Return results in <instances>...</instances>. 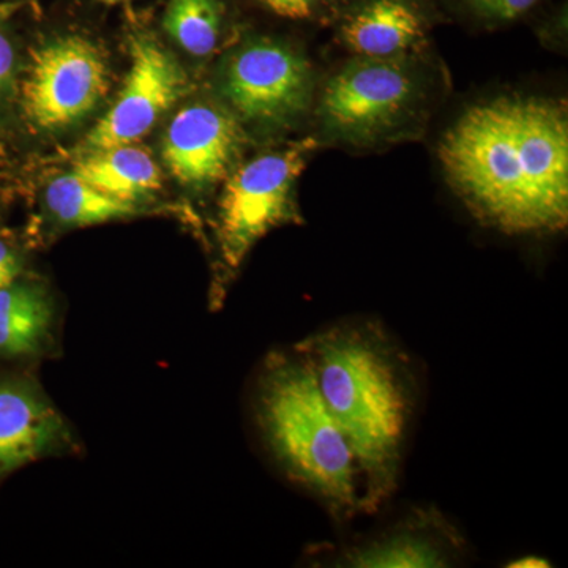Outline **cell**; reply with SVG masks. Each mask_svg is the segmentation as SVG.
I'll use <instances>...</instances> for the list:
<instances>
[{
  "instance_id": "6da1fadb",
  "label": "cell",
  "mask_w": 568,
  "mask_h": 568,
  "mask_svg": "<svg viewBox=\"0 0 568 568\" xmlns=\"http://www.w3.org/2000/svg\"><path fill=\"white\" fill-rule=\"evenodd\" d=\"M452 192L484 226L508 235L568 223V112L562 100L500 95L467 108L440 138Z\"/></svg>"
},
{
  "instance_id": "7a4b0ae2",
  "label": "cell",
  "mask_w": 568,
  "mask_h": 568,
  "mask_svg": "<svg viewBox=\"0 0 568 568\" xmlns=\"http://www.w3.org/2000/svg\"><path fill=\"white\" fill-rule=\"evenodd\" d=\"M295 349L312 365L325 405L353 450L361 511L375 514L398 488L416 413L409 358L375 321L331 325Z\"/></svg>"
},
{
  "instance_id": "3957f363",
  "label": "cell",
  "mask_w": 568,
  "mask_h": 568,
  "mask_svg": "<svg viewBox=\"0 0 568 568\" xmlns=\"http://www.w3.org/2000/svg\"><path fill=\"white\" fill-rule=\"evenodd\" d=\"M448 84L446 65L429 50L396 58L347 55L321 74L312 134L321 148L354 152L422 140Z\"/></svg>"
},
{
  "instance_id": "277c9868",
  "label": "cell",
  "mask_w": 568,
  "mask_h": 568,
  "mask_svg": "<svg viewBox=\"0 0 568 568\" xmlns=\"http://www.w3.org/2000/svg\"><path fill=\"white\" fill-rule=\"evenodd\" d=\"M254 409L265 444L294 484L338 521L362 514L353 450L325 405L312 365L295 347L268 355Z\"/></svg>"
},
{
  "instance_id": "5b68a950",
  "label": "cell",
  "mask_w": 568,
  "mask_h": 568,
  "mask_svg": "<svg viewBox=\"0 0 568 568\" xmlns=\"http://www.w3.org/2000/svg\"><path fill=\"white\" fill-rule=\"evenodd\" d=\"M320 80L315 62L297 44L253 37L223 55L215 89L246 133L284 136L312 123Z\"/></svg>"
},
{
  "instance_id": "8992f818",
  "label": "cell",
  "mask_w": 568,
  "mask_h": 568,
  "mask_svg": "<svg viewBox=\"0 0 568 568\" xmlns=\"http://www.w3.org/2000/svg\"><path fill=\"white\" fill-rule=\"evenodd\" d=\"M320 142L312 133L241 162L223 182L216 211V248L224 282L241 271L261 239L286 224H302L298 179Z\"/></svg>"
},
{
  "instance_id": "52a82bcc",
  "label": "cell",
  "mask_w": 568,
  "mask_h": 568,
  "mask_svg": "<svg viewBox=\"0 0 568 568\" xmlns=\"http://www.w3.org/2000/svg\"><path fill=\"white\" fill-rule=\"evenodd\" d=\"M110 89L103 52L80 36L58 37L33 48L18 74L22 121L40 132H55L82 121Z\"/></svg>"
},
{
  "instance_id": "ba28073f",
  "label": "cell",
  "mask_w": 568,
  "mask_h": 568,
  "mask_svg": "<svg viewBox=\"0 0 568 568\" xmlns=\"http://www.w3.org/2000/svg\"><path fill=\"white\" fill-rule=\"evenodd\" d=\"M186 92V74L166 48L149 36L130 41V70L114 104L85 138L89 151L134 144Z\"/></svg>"
},
{
  "instance_id": "9c48e42d",
  "label": "cell",
  "mask_w": 568,
  "mask_h": 568,
  "mask_svg": "<svg viewBox=\"0 0 568 568\" xmlns=\"http://www.w3.org/2000/svg\"><path fill=\"white\" fill-rule=\"evenodd\" d=\"M250 136L222 103H194L174 115L162 156L171 175L189 189L222 185L242 162Z\"/></svg>"
},
{
  "instance_id": "30bf717a",
  "label": "cell",
  "mask_w": 568,
  "mask_h": 568,
  "mask_svg": "<svg viewBox=\"0 0 568 568\" xmlns=\"http://www.w3.org/2000/svg\"><path fill=\"white\" fill-rule=\"evenodd\" d=\"M74 448L69 424L36 376L0 366V487L22 467Z\"/></svg>"
},
{
  "instance_id": "8fae6325",
  "label": "cell",
  "mask_w": 568,
  "mask_h": 568,
  "mask_svg": "<svg viewBox=\"0 0 568 568\" xmlns=\"http://www.w3.org/2000/svg\"><path fill=\"white\" fill-rule=\"evenodd\" d=\"M465 541L435 508H418L413 515L366 538L338 549L332 560L354 568H440L458 562Z\"/></svg>"
},
{
  "instance_id": "7c38bea8",
  "label": "cell",
  "mask_w": 568,
  "mask_h": 568,
  "mask_svg": "<svg viewBox=\"0 0 568 568\" xmlns=\"http://www.w3.org/2000/svg\"><path fill=\"white\" fill-rule=\"evenodd\" d=\"M433 22L418 0H355L336 26L349 55L396 58L429 50Z\"/></svg>"
},
{
  "instance_id": "4fadbf2b",
  "label": "cell",
  "mask_w": 568,
  "mask_h": 568,
  "mask_svg": "<svg viewBox=\"0 0 568 568\" xmlns=\"http://www.w3.org/2000/svg\"><path fill=\"white\" fill-rule=\"evenodd\" d=\"M55 306L50 291L24 274L0 290V366L22 368L51 353Z\"/></svg>"
},
{
  "instance_id": "5bb4252c",
  "label": "cell",
  "mask_w": 568,
  "mask_h": 568,
  "mask_svg": "<svg viewBox=\"0 0 568 568\" xmlns=\"http://www.w3.org/2000/svg\"><path fill=\"white\" fill-rule=\"evenodd\" d=\"M71 173L108 196L136 204L159 192L163 183L162 171L151 152L134 144L91 151L74 164Z\"/></svg>"
},
{
  "instance_id": "9a60e30c",
  "label": "cell",
  "mask_w": 568,
  "mask_h": 568,
  "mask_svg": "<svg viewBox=\"0 0 568 568\" xmlns=\"http://www.w3.org/2000/svg\"><path fill=\"white\" fill-rule=\"evenodd\" d=\"M44 205L55 222L69 227L114 222L141 212L136 203L108 196L73 173L48 183Z\"/></svg>"
},
{
  "instance_id": "2e32d148",
  "label": "cell",
  "mask_w": 568,
  "mask_h": 568,
  "mask_svg": "<svg viewBox=\"0 0 568 568\" xmlns=\"http://www.w3.org/2000/svg\"><path fill=\"white\" fill-rule=\"evenodd\" d=\"M226 13L223 0H170L163 28L183 51L209 58L222 47Z\"/></svg>"
},
{
  "instance_id": "e0dca14e",
  "label": "cell",
  "mask_w": 568,
  "mask_h": 568,
  "mask_svg": "<svg viewBox=\"0 0 568 568\" xmlns=\"http://www.w3.org/2000/svg\"><path fill=\"white\" fill-rule=\"evenodd\" d=\"M540 0H463L470 17L484 24H508L528 14Z\"/></svg>"
},
{
  "instance_id": "ac0fdd59",
  "label": "cell",
  "mask_w": 568,
  "mask_h": 568,
  "mask_svg": "<svg viewBox=\"0 0 568 568\" xmlns=\"http://www.w3.org/2000/svg\"><path fill=\"white\" fill-rule=\"evenodd\" d=\"M18 81V51L7 24L6 10L0 9V108L14 99Z\"/></svg>"
},
{
  "instance_id": "d6986e66",
  "label": "cell",
  "mask_w": 568,
  "mask_h": 568,
  "mask_svg": "<svg viewBox=\"0 0 568 568\" xmlns=\"http://www.w3.org/2000/svg\"><path fill=\"white\" fill-rule=\"evenodd\" d=\"M275 17L290 21L324 20L332 0H256Z\"/></svg>"
},
{
  "instance_id": "ffe728a7",
  "label": "cell",
  "mask_w": 568,
  "mask_h": 568,
  "mask_svg": "<svg viewBox=\"0 0 568 568\" xmlns=\"http://www.w3.org/2000/svg\"><path fill=\"white\" fill-rule=\"evenodd\" d=\"M22 254L13 241L0 235V290L22 275Z\"/></svg>"
},
{
  "instance_id": "44dd1931",
  "label": "cell",
  "mask_w": 568,
  "mask_h": 568,
  "mask_svg": "<svg viewBox=\"0 0 568 568\" xmlns=\"http://www.w3.org/2000/svg\"><path fill=\"white\" fill-rule=\"evenodd\" d=\"M551 562L548 559L538 558V556H525V558H519L515 560H510L507 567L510 568H541L549 567Z\"/></svg>"
},
{
  "instance_id": "7402d4cb",
  "label": "cell",
  "mask_w": 568,
  "mask_h": 568,
  "mask_svg": "<svg viewBox=\"0 0 568 568\" xmlns=\"http://www.w3.org/2000/svg\"><path fill=\"white\" fill-rule=\"evenodd\" d=\"M100 2H103V3H119V2H123V0H100Z\"/></svg>"
}]
</instances>
